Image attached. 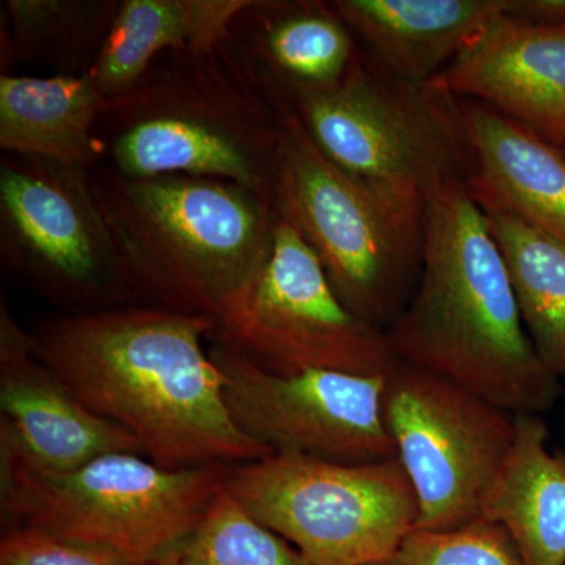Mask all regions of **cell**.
Returning a JSON list of instances; mask_svg holds the SVG:
<instances>
[{
  "mask_svg": "<svg viewBox=\"0 0 565 565\" xmlns=\"http://www.w3.org/2000/svg\"><path fill=\"white\" fill-rule=\"evenodd\" d=\"M215 322L148 305L63 315L33 334L40 359L85 407L167 470L274 456L237 427L206 341Z\"/></svg>",
  "mask_w": 565,
  "mask_h": 565,
  "instance_id": "1",
  "label": "cell"
},
{
  "mask_svg": "<svg viewBox=\"0 0 565 565\" xmlns=\"http://www.w3.org/2000/svg\"><path fill=\"white\" fill-rule=\"evenodd\" d=\"M418 278L386 332L397 360L514 415H541L556 404L561 379L527 337L503 253L467 184L426 203Z\"/></svg>",
  "mask_w": 565,
  "mask_h": 565,
  "instance_id": "2",
  "label": "cell"
},
{
  "mask_svg": "<svg viewBox=\"0 0 565 565\" xmlns=\"http://www.w3.org/2000/svg\"><path fill=\"white\" fill-rule=\"evenodd\" d=\"M129 303L217 321L269 253L273 200L234 182L92 169Z\"/></svg>",
  "mask_w": 565,
  "mask_h": 565,
  "instance_id": "3",
  "label": "cell"
},
{
  "mask_svg": "<svg viewBox=\"0 0 565 565\" xmlns=\"http://www.w3.org/2000/svg\"><path fill=\"white\" fill-rule=\"evenodd\" d=\"M282 120L217 47L169 52L104 103L99 166L129 178H214L273 200Z\"/></svg>",
  "mask_w": 565,
  "mask_h": 565,
  "instance_id": "4",
  "label": "cell"
},
{
  "mask_svg": "<svg viewBox=\"0 0 565 565\" xmlns=\"http://www.w3.org/2000/svg\"><path fill=\"white\" fill-rule=\"evenodd\" d=\"M273 202L310 245L341 302L382 330L419 277L424 204L377 191L330 161L299 118L282 115Z\"/></svg>",
  "mask_w": 565,
  "mask_h": 565,
  "instance_id": "5",
  "label": "cell"
},
{
  "mask_svg": "<svg viewBox=\"0 0 565 565\" xmlns=\"http://www.w3.org/2000/svg\"><path fill=\"white\" fill-rule=\"evenodd\" d=\"M291 114L330 161L390 195L426 206L470 178L456 99L393 76L363 52L340 85L303 96Z\"/></svg>",
  "mask_w": 565,
  "mask_h": 565,
  "instance_id": "6",
  "label": "cell"
},
{
  "mask_svg": "<svg viewBox=\"0 0 565 565\" xmlns=\"http://www.w3.org/2000/svg\"><path fill=\"white\" fill-rule=\"evenodd\" d=\"M226 492L311 565L392 563L418 525V501L397 457L341 463L274 455L230 467Z\"/></svg>",
  "mask_w": 565,
  "mask_h": 565,
  "instance_id": "7",
  "label": "cell"
},
{
  "mask_svg": "<svg viewBox=\"0 0 565 565\" xmlns=\"http://www.w3.org/2000/svg\"><path fill=\"white\" fill-rule=\"evenodd\" d=\"M230 467L167 470L115 452L65 475H3L2 511L36 527L148 565L184 537L225 484Z\"/></svg>",
  "mask_w": 565,
  "mask_h": 565,
  "instance_id": "8",
  "label": "cell"
},
{
  "mask_svg": "<svg viewBox=\"0 0 565 565\" xmlns=\"http://www.w3.org/2000/svg\"><path fill=\"white\" fill-rule=\"evenodd\" d=\"M210 341L274 374L385 375L397 363L386 332L341 302L316 253L280 215L266 262L218 316Z\"/></svg>",
  "mask_w": 565,
  "mask_h": 565,
  "instance_id": "9",
  "label": "cell"
},
{
  "mask_svg": "<svg viewBox=\"0 0 565 565\" xmlns=\"http://www.w3.org/2000/svg\"><path fill=\"white\" fill-rule=\"evenodd\" d=\"M0 258L17 280L68 315L131 305L92 169L3 154Z\"/></svg>",
  "mask_w": 565,
  "mask_h": 565,
  "instance_id": "10",
  "label": "cell"
},
{
  "mask_svg": "<svg viewBox=\"0 0 565 565\" xmlns=\"http://www.w3.org/2000/svg\"><path fill=\"white\" fill-rule=\"evenodd\" d=\"M515 416L397 360L385 377L384 419L418 501L416 530H455L481 519L514 445Z\"/></svg>",
  "mask_w": 565,
  "mask_h": 565,
  "instance_id": "11",
  "label": "cell"
},
{
  "mask_svg": "<svg viewBox=\"0 0 565 565\" xmlns=\"http://www.w3.org/2000/svg\"><path fill=\"white\" fill-rule=\"evenodd\" d=\"M230 415L274 455L370 463L396 457L385 426V375L274 374L211 341Z\"/></svg>",
  "mask_w": 565,
  "mask_h": 565,
  "instance_id": "12",
  "label": "cell"
},
{
  "mask_svg": "<svg viewBox=\"0 0 565 565\" xmlns=\"http://www.w3.org/2000/svg\"><path fill=\"white\" fill-rule=\"evenodd\" d=\"M0 459L3 475H65L115 452L145 456L121 426L96 415L40 359L33 334L0 305Z\"/></svg>",
  "mask_w": 565,
  "mask_h": 565,
  "instance_id": "13",
  "label": "cell"
},
{
  "mask_svg": "<svg viewBox=\"0 0 565 565\" xmlns=\"http://www.w3.org/2000/svg\"><path fill=\"white\" fill-rule=\"evenodd\" d=\"M217 50L281 115L303 96L340 85L362 57L332 2L319 0H248Z\"/></svg>",
  "mask_w": 565,
  "mask_h": 565,
  "instance_id": "14",
  "label": "cell"
},
{
  "mask_svg": "<svg viewBox=\"0 0 565 565\" xmlns=\"http://www.w3.org/2000/svg\"><path fill=\"white\" fill-rule=\"evenodd\" d=\"M427 84L514 118L557 147L565 143V28L504 14Z\"/></svg>",
  "mask_w": 565,
  "mask_h": 565,
  "instance_id": "15",
  "label": "cell"
},
{
  "mask_svg": "<svg viewBox=\"0 0 565 565\" xmlns=\"http://www.w3.org/2000/svg\"><path fill=\"white\" fill-rule=\"evenodd\" d=\"M471 156L468 191L565 245V156L514 118L455 98Z\"/></svg>",
  "mask_w": 565,
  "mask_h": 565,
  "instance_id": "16",
  "label": "cell"
},
{
  "mask_svg": "<svg viewBox=\"0 0 565 565\" xmlns=\"http://www.w3.org/2000/svg\"><path fill=\"white\" fill-rule=\"evenodd\" d=\"M332 6L379 66L427 84L504 17L509 0H333Z\"/></svg>",
  "mask_w": 565,
  "mask_h": 565,
  "instance_id": "17",
  "label": "cell"
},
{
  "mask_svg": "<svg viewBox=\"0 0 565 565\" xmlns=\"http://www.w3.org/2000/svg\"><path fill=\"white\" fill-rule=\"evenodd\" d=\"M541 415H516L511 452L481 519L511 537L522 565H565V455L548 449Z\"/></svg>",
  "mask_w": 565,
  "mask_h": 565,
  "instance_id": "18",
  "label": "cell"
},
{
  "mask_svg": "<svg viewBox=\"0 0 565 565\" xmlns=\"http://www.w3.org/2000/svg\"><path fill=\"white\" fill-rule=\"evenodd\" d=\"M106 99L85 76H0V148L85 169L99 166L96 139Z\"/></svg>",
  "mask_w": 565,
  "mask_h": 565,
  "instance_id": "19",
  "label": "cell"
},
{
  "mask_svg": "<svg viewBox=\"0 0 565 565\" xmlns=\"http://www.w3.org/2000/svg\"><path fill=\"white\" fill-rule=\"evenodd\" d=\"M248 0H121L88 71L106 102L131 90L169 52L214 50Z\"/></svg>",
  "mask_w": 565,
  "mask_h": 565,
  "instance_id": "20",
  "label": "cell"
},
{
  "mask_svg": "<svg viewBox=\"0 0 565 565\" xmlns=\"http://www.w3.org/2000/svg\"><path fill=\"white\" fill-rule=\"evenodd\" d=\"M121 0H3L2 74L11 65L46 76H85L98 58Z\"/></svg>",
  "mask_w": 565,
  "mask_h": 565,
  "instance_id": "21",
  "label": "cell"
},
{
  "mask_svg": "<svg viewBox=\"0 0 565 565\" xmlns=\"http://www.w3.org/2000/svg\"><path fill=\"white\" fill-rule=\"evenodd\" d=\"M481 207L494 243L503 253L527 337L545 366L563 379L565 245L509 212L493 206Z\"/></svg>",
  "mask_w": 565,
  "mask_h": 565,
  "instance_id": "22",
  "label": "cell"
},
{
  "mask_svg": "<svg viewBox=\"0 0 565 565\" xmlns=\"http://www.w3.org/2000/svg\"><path fill=\"white\" fill-rule=\"evenodd\" d=\"M148 565H311L222 487L184 537Z\"/></svg>",
  "mask_w": 565,
  "mask_h": 565,
  "instance_id": "23",
  "label": "cell"
},
{
  "mask_svg": "<svg viewBox=\"0 0 565 565\" xmlns=\"http://www.w3.org/2000/svg\"><path fill=\"white\" fill-rule=\"evenodd\" d=\"M393 565H522L503 526L478 519L455 530H414Z\"/></svg>",
  "mask_w": 565,
  "mask_h": 565,
  "instance_id": "24",
  "label": "cell"
},
{
  "mask_svg": "<svg viewBox=\"0 0 565 565\" xmlns=\"http://www.w3.org/2000/svg\"><path fill=\"white\" fill-rule=\"evenodd\" d=\"M0 565H137L102 546L29 526H11L0 542Z\"/></svg>",
  "mask_w": 565,
  "mask_h": 565,
  "instance_id": "25",
  "label": "cell"
},
{
  "mask_svg": "<svg viewBox=\"0 0 565 565\" xmlns=\"http://www.w3.org/2000/svg\"><path fill=\"white\" fill-rule=\"evenodd\" d=\"M505 17L548 28H565V0H509Z\"/></svg>",
  "mask_w": 565,
  "mask_h": 565,
  "instance_id": "26",
  "label": "cell"
},
{
  "mask_svg": "<svg viewBox=\"0 0 565 565\" xmlns=\"http://www.w3.org/2000/svg\"><path fill=\"white\" fill-rule=\"evenodd\" d=\"M370 565H393L392 563H377V564H370Z\"/></svg>",
  "mask_w": 565,
  "mask_h": 565,
  "instance_id": "27",
  "label": "cell"
},
{
  "mask_svg": "<svg viewBox=\"0 0 565 565\" xmlns=\"http://www.w3.org/2000/svg\"><path fill=\"white\" fill-rule=\"evenodd\" d=\"M559 148H561V150H563L564 156H565V143H564V145H561V147H559Z\"/></svg>",
  "mask_w": 565,
  "mask_h": 565,
  "instance_id": "28",
  "label": "cell"
}]
</instances>
